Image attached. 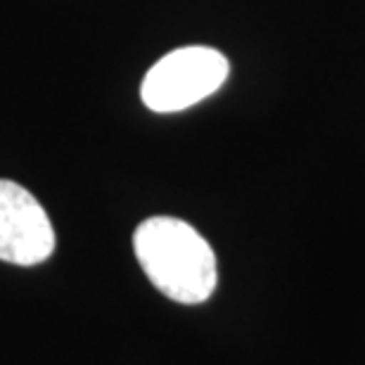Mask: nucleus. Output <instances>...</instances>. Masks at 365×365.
<instances>
[{
    "label": "nucleus",
    "mask_w": 365,
    "mask_h": 365,
    "mask_svg": "<svg viewBox=\"0 0 365 365\" xmlns=\"http://www.w3.org/2000/svg\"><path fill=\"white\" fill-rule=\"evenodd\" d=\"M133 250L150 282L178 304H202L218 282L216 254L192 225L155 216L135 228Z\"/></svg>",
    "instance_id": "nucleus-1"
},
{
    "label": "nucleus",
    "mask_w": 365,
    "mask_h": 365,
    "mask_svg": "<svg viewBox=\"0 0 365 365\" xmlns=\"http://www.w3.org/2000/svg\"><path fill=\"white\" fill-rule=\"evenodd\" d=\"M230 74V64L214 48L171 50L143 78L140 98L152 112H180L214 95Z\"/></svg>",
    "instance_id": "nucleus-2"
},
{
    "label": "nucleus",
    "mask_w": 365,
    "mask_h": 365,
    "mask_svg": "<svg viewBox=\"0 0 365 365\" xmlns=\"http://www.w3.org/2000/svg\"><path fill=\"white\" fill-rule=\"evenodd\" d=\"M53 252L55 228L41 202L19 182L0 180V261L36 266Z\"/></svg>",
    "instance_id": "nucleus-3"
}]
</instances>
